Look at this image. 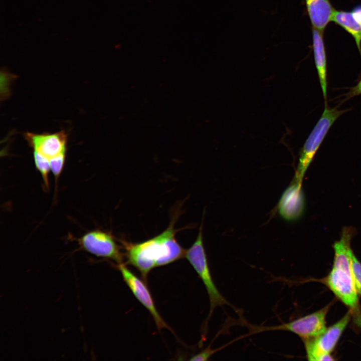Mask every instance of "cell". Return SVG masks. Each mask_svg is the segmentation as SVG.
<instances>
[{"instance_id": "cell-1", "label": "cell", "mask_w": 361, "mask_h": 361, "mask_svg": "<svg viewBox=\"0 0 361 361\" xmlns=\"http://www.w3.org/2000/svg\"><path fill=\"white\" fill-rule=\"evenodd\" d=\"M174 221L159 235L144 242L133 243L123 242L128 264L135 267L142 278L153 268L166 265L185 257L186 250L178 243L175 235Z\"/></svg>"}, {"instance_id": "cell-2", "label": "cell", "mask_w": 361, "mask_h": 361, "mask_svg": "<svg viewBox=\"0 0 361 361\" xmlns=\"http://www.w3.org/2000/svg\"><path fill=\"white\" fill-rule=\"evenodd\" d=\"M333 265L323 282L344 304L353 312L358 310V299L353 279L349 247L344 242H337L333 246Z\"/></svg>"}, {"instance_id": "cell-3", "label": "cell", "mask_w": 361, "mask_h": 361, "mask_svg": "<svg viewBox=\"0 0 361 361\" xmlns=\"http://www.w3.org/2000/svg\"><path fill=\"white\" fill-rule=\"evenodd\" d=\"M349 109L339 110L337 106H325L323 112L306 140L300 153L293 180L302 184L306 170L312 161L329 129L342 114Z\"/></svg>"}, {"instance_id": "cell-4", "label": "cell", "mask_w": 361, "mask_h": 361, "mask_svg": "<svg viewBox=\"0 0 361 361\" xmlns=\"http://www.w3.org/2000/svg\"><path fill=\"white\" fill-rule=\"evenodd\" d=\"M185 257L194 268L205 286L210 300V318L217 306L231 304L218 290L212 278L207 255L204 246L202 225L200 228L197 239L193 245L186 250Z\"/></svg>"}, {"instance_id": "cell-5", "label": "cell", "mask_w": 361, "mask_h": 361, "mask_svg": "<svg viewBox=\"0 0 361 361\" xmlns=\"http://www.w3.org/2000/svg\"><path fill=\"white\" fill-rule=\"evenodd\" d=\"M330 304L313 313L300 317L291 322L270 326H256L254 332L269 330H285L293 332L303 340L316 337L326 329V316Z\"/></svg>"}, {"instance_id": "cell-6", "label": "cell", "mask_w": 361, "mask_h": 361, "mask_svg": "<svg viewBox=\"0 0 361 361\" xmlns=\"http://www.w3.org/2000/svg\"><path fill=\"white\" fill-rule=\"evenodd\" d=\"M80 243L86 251L97 257L111 259L118 264L123 263L119 246L109 233L100 230L89 232L80 238Z\"/></svg>"}, {"instance_id": "cell-7", "label": "cell", "mask_w": 361, "mask_h": 361, "mask_svg": "<svg viewBox=\"0 0 361 361\" xmlns=\"http://www.w3.org/2000/svg\"><path fill=\"white\" fill-rule=\"evenodd\" d=\"M117 267L123 280L136 299L151 315L158 329L166 328L171 330L155 307L153 299L147 285L123 263L118 264Z\"/></svg>"}, {"instance_id": "cell-8", "label": "cell", "mask_w": 361, "mask_h": 361, "mask_svg": "<svg viewBox=\"0 0 361 361\" xmlns=\"http://www.w3.org/2000/svg\"><path fill=\"white\" fill-rule=\"evenodd\" d=\"M305 206L302 184L293 180L284 191L278 202L279 214L287 221H296L303 215Z\"/></svg>"}, {"instance_id": "cell-9", "label": "cell", "mask_w": 361, "mask_h": 361, "mask_svg": "<svg viewBox=\"0 0 361 361\" xmlns=\"http://www.w3.org/2000/svg\"><path fill=\"white\" fill-rule=\"evenodd\" d=\"M25 138L34 150L49 159L66 151L67 135L64 131L55 133L27 132Z\"/></svg>"}, {"instance_id": "cell-10", "label": "cell", "mask_w": 361, "mask_h": 361, "mask_svg": "<svg viewBox=\"0 0 361 361\" xmlns=\"http://www.w3.org/2000/svg\"><path fill=\"white\" fill-rule=\"evenodd\" d=\"M352 313V311L349 309L340 320L326 328L323 333L316 337L308 339H309L320 351L330 354L349 323Z\"/></svg>"}, {"instance_id": "cell-11", "label": "cell", "mask_w": 361, "mask_h": 361, "mask_svg": "<svg viewBox=\"0 0 361 361\" xmlns=\"http://www.w3.org/2000/svg\"><path fill=\"white\" fill-rule=\"evenodd\" d=\"M331 21L351 35L361 55V5L350 12L334 10Z\"/></svg>"}, {"instance_id": "cell-12", "label": "cell", "mask_w": 361, "mask_h": 361, "mask_svg": "<svg viewBox=\"0 0 361 361\" xmlns=\"http://www.w3.org/2000/svg\"><path fill=\"white\" fill-rule=\"evenodd\" d=\"M313 50L315 65L321 88L325 106L327 105V61L323 33L313 29L312 31Z\"/></svg>"}, {"instance_id": "cell-13", "label": "cell", "mask_w": 361, "mask_h": 361, "mask_svg": "<svg viewBox=\"0 0 361 361\" xmlns=\"http://www.w3.org/2000/svg\"><path fill=\"white\" fill-rule=\"evenodd\" d=\"M309 19L313 29L323 33L331 21L334 9L329 0H305Z\"/></svg>"}, {"instance_id": "cell-14", "label": "cell", "mask_w": 361, "mask_h": 361, "mask_svg": "<svg viewBox=\"0 0 361 361\" xmlns=\"http://www.w3.org/2000/svg\"><path fill=\"white\" fill-rule=\"evenodd\" d=\"M33 154L36 167L41 174L45 186L48 188L49 187L48 174L51 170L49 159L35 150H34Z\"/></svg>"}, {"instance_id": "cell-15", "label": "cell", "mask_w": 361, "mask_h": 361, "mask_svg": "<svg viewBox=\"0 0 361 361\" xmlns=\"http://www.w3.org/2000/svg\"><path fill=\"white\" fill-rule=\"evenodd\" d=\"M306 356L309 360H333L330 354L320 351L309 339H304Z\"/></svg>"}, {"instance_id": "cell-16", "label": "cell", "mask_w": 361, "mask_h": 361, "mask_svg": "<svg viewBox=\"0 0 361 361\" xmlns=\"http://www.w3.org/2000/svg\"><path fill=\"white\" fill-rule=\"evenodd\" d=\"M351 273L358 294L361 295V263L351 249L349 251Z\"/></svg>"}, {"instance_id": "cell-17", "label": "cell", "mask_w": 361, "mask_h": 361, "mask_svg": "<svg viewBox=\"0 0 361 361\" xmlns=\"http://www.w3.org/2000/svg\"><path fill=\"white\" fill-rule=\"evenodd\" d=\"M66 152L61 153L49 159L50 169L55 177L58 178L63 168Z\"/></svg>"}, {"instance_id": "cell-18", "label": "cell", "mask_w": 361, "mask_h": 361, "mask_svg": "<svg viewBox=\"0 0 361 361\" xmlns=\"http://www.w3.org/2000/svg\"><path fill=\"white\" fill-rule=\"evenodd\" d=\"M217 350L216 349H212L210 346H208L199 353L192 356L190 360H208Z\"/></svg>"}, {"instance_id": "cell-19", "label": "cell", "mask_w": 361, "mask_h": 361, "mask_svg": "<svg viewBox=\"0 0 361 361\" xmlns=\"http://www.w3.org/2000/svg\"><path fill=\"white\" fill-rule=\"evenodd\" d=\"M361 94V78L357 84L349 89V91L345 94L343 102L350 98Z\"/></svg>"}]
</instances>
